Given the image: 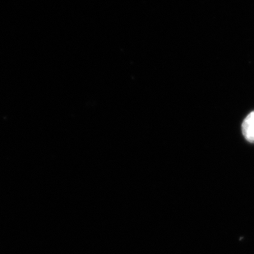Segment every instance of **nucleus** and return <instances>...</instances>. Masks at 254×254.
I'll return each mask as SVG.
<instances>
[{
    "instance_id": "obj_1",
    "label": "nucleus",
    "mask_w": 254,
    "mask_h": 254,
    "mask_svg": "<svg viewBox=\"0 0 254 254\" xmlns=\"http://www.w3.org/2000/svg\"><path fill=\"white\" fill-rule=\"evenodd\" d=\"M242 132L245 139L254 143V111L246 116L242 124Z\"/></svg>"
}]
</instances>
